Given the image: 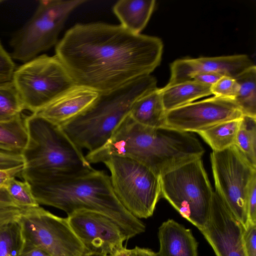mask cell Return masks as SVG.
I'll use <instances>...</instances> for the list:
<instances>
[{
  "label": "cell",
  "instance_id": "obj_1",
  "mask_svg": "<svg viewBox=\"0 0 256 256\" xmlns=\"http://www.w3.org/2000/svg\"><path fill=\"white\" fill-rule=\"evenodd\" d=\"M55 50L76 85L103 94L150 74L160 62L163 43L120 24L93 22L70 28Z\"/></svg>",
  "mask_w": 256,
  "mask_h": 256
},
{
  "label": "cell",
  "instance_id": "obj_2",
  "mask_svg": "<svg viewBox=\"0 0 256 256\" xmlns=\"http://www.w3.org/2000/svg\"><path fill=\"white\" fill-rule=\"evenodd\" d=\"M20 176L27 182L40 204L61 210L68 215L80 210L103 214L114 220L128 240L144 232L146 226L121 204L110 176L93 169L83 174L52 175L24 168Z\"/></svg>",
  "mask_w": 256,
  "mask_h": 256
},
{
  "label": "cell",
  "instance_id": "obj_3",
  "mask_svg": "<svg viewBox=\"0 0 256 256\" xmlns=\"http://www.w3.org/2000/svg\"><path fill=\"white\" fill-rule=\"evenodd\" d=\"M204 150L188 132L168 126L151 128L128 116L108 142L96 152L104 160L118 156L136 160L161 175L183 164L201 158Z\"/></svg>",
  "mask_w": 256,
  "mask_h": 256
},
{
  "label": "cell",
  "instance_id": "obj_4",
  "mask_svg": "<svg viewBox=\"0 0 256 256\" xmlns=\"http://www.w3.org/2000/svg\"><path fill=\"white\" fill-rule=\"evenodd\" d=\"M150 74L139 78L116 90L100 94L86 110L60 126L72 142L88 152L103 146L112 136L139 98L156 88Z\"/></svg>",
  "mask_w": 256,
  "mask_h": 256
},
{
  "label": "cell",
  "instance_id": "obj_5",
  "mask_svg": "<svg viewBox=\"0 0 256 256\" xmlns=\"http://www.w3.org/2000/svg\"><path fill=\"white\" fill-rule=\"evenodd\" d=\"M24 123L28 138L22 152L24 168L57 176L78 174L94 169L60 126L36 113L25 117Z\"/></svg>",
  "mask_w": 256,
  "mask_h": 256
},
{
  "label": "cell",
  "instance_id": "obj_6",
  "mask_svg": "<svg viewBox=\"0 0 256 256\" xmlns=\"http://www.w3.org/2000/svg\"><path fill=\"white\" fill-rule=\"evenodd\" d=\"M161 196L180 215L202 229L210 216L214 194L201 158L160 175Z\"/></svg>",
  "mask_w": 256,
  "mask_h": 256
},
{
  "label": "cell",
  "instance_id": "obj_7",
  "mask_svg": "<svg viewBox=\"0 0 256 256\" xmlns=\"http://www.w3.org/2000/svg\"><path fill=\"white\" fill-rule=\"evenodd\" d=\"M102 163L110 172L112 188L123 206L138 219L151 216L162 196L160 176L127 157L112 156Z\"/></svg>",
  "mask_w": 256,
  "mask_h": 256
},
{
  "label": "cell",
  "instance_id": "obj_8",
  "mask_svg": "<svg viewBox=\"0 0 256 256\" xmlns=\"http://www.w3.org/2000/svg\"><path fill=\"white\" fill-rule=\"evenodd\" d=\"M86 2V0H40L32 16L10 40L12 58L26 62L56 44L70 14Z\"/></svg>",
  "mask_w": 256,
  "mask_h": 256
},
{
  "label": "cell",
  "instance_id": "obj_9",
  "mask_svg": "<svg viewBox=\"0 0 256 256\" xmlns=\"http://www.w3.org/2000/svg\"><path fill=\"white\" fill-rule=\"evenodd\" d=\"M13 82L24 110L36 113L75 85L54 55L38 56L16 68Z\"/></svg>",
  "mask_w": 256,
  "mask_h": 256
},
{
  "label": "cell",
  "instance_id": "obj_10",
  "mask_svg": "<svg viewBox=\"0 0 256 256\" xmlns=\"http://www.w3.org/2000/svg\"><path fill=\"white\" fill-rule=\"evenodd\" d=\"M216 192L244 228L248 224L246 199L256 176L254 166L234 145L210 154Z\"/></svg>",
  "mask_w": 256,
  "mask_h": 256
},
{
  "label": "cell",
  "instance_id": "obj_11",
  "mask_svg": "<svg viewBox=\"0 0 256 256\" xmlns=\"http://www.w3.org/2000/svg\"><path fill=\"white\" fill-rule=\"evenodd\" d=\"M17 221L24 244L38 246L53 256H86L88 253L67 218L59 217L38 206L23 208Z\"/></svg>",
  "mask_w": 256,
  "mask_h": 256
},
{
  "label": "cell",
  "instance_id": "obj_12",
  "mask_svg": "<svg viewBox=\"0 0 256 256\" xmlns=\"http://www.w3.org/2000/svg\"><path fill=\"white\" fill-rule=\"evenodd\" d=\"M242 116L234 100L214 96L167 112L166 126L182 132H198Z\"/></svg>",
  "mask_w": 256,
  "mask_h": 256
},
{
  "label": "cell",
  "instance_id": "obj_13",
  "mask_svg": "<svg viewBox=\"0 0 256 256\" xmlns=\"http://www.w3.org/2000/svg\"><path fill=\"white\" fill-rule=\"evenodd\" d=\"M68 216L71 228L88 253L110 256L128 240L121 227L103 214L80 210Z\"/></svg>",
  "mask_w": 256,
  "mask_h": 256
},
{
  "label": "cell",
  "instance_id": "obj_14",
  "mask_svg": "<svg viewBox=\"0 0 256 256\" xmlns=\"http://www.w3.org/2000/svg\"><path fill=\"white\" fill-rule=\"evenodd\" d=\"M244 228L214 192L209 218L200 232L216 256H246Z\"/></svg>",
  "mask_w": 256,
  "mask_h": 256
},
{
  "label": "cell",
  "instance_id": "obj_15",
  "mask_svg": "<svg viewBox=\"0 0 256 256\" xmlns=\"http://www.w3.org/2000/svg\"><path fill=\"white\" fill-rule=\"evenodd\" d=\"M254 65L244 54L179 59L170 64V77L166 86L190 81L192 75L199 72H213L235 78Z\"/></svg>",
  "mask_w": 256,
  "mask_h": 256
},
{
  "label": "cell",
  "instance_id": "obj_16",
  "mask_svg": "<svg viewBox=\"0 0 256 256\" xmlns=\"http://www.w3.org/2000/svg\"><path fill=\"white\" fill-rule=\"evenodd\" d=\"M99 96L98 92L92 89L75 84L36 114L55 124L62 126L89 108Z\"/></svg>",
  "mask_w": 256,
  "mask_h": 256
},
{
  "label": "cell",
  "instance_id": "obj_17",
  "mask_svg": "<svg viewBox=\"0 0 256 256\" xmlns=\"http://www.w3.org/2000/svg\"><path fill=\"white\" fill-rule=\"evenodd\" d=\"M158 256H198V244L190 229L172 219L158 228Z\"/></svg>",
  "mask_w": 256,
  "mask_h": 256
},
{
  "label": "cell",
  "instance_id": "obj_18",
  "mask_svg": "<svg viewBox=\"0 0 256 256\" xmlns=\"http://www.w3.org/2000/svg\"><path fill=\"white\" fill-rule=\"evenodd\" d=\"M166 111L160 88H156L141 96L132 104L129 116L142 125L159 128L166 126Z\"/></svg>",
  "mask_w": 256,
  "mask_h": 256
},
{
  "label": "cell",
  "instance_id": "obj_19",
  "mask_svg": "<svg viewBox=\"0 0 256 256\" xmlns=\"http://www.w3.org/2000/svg\"><path fill=\"white\" fill-rule=\"evenodd\" d=\"M154 0H120L113 12L120 24L129 32L139 34L147 24L154 8Z\"/></svg>",
  "mask_w": 256,
  "mask_h": 256
},
{
  "label": "cell",
  "instance_id": "obj_20",
  "mask_svg": "<svg viewBox=\"0 0 256 256\" xmlns=\"http://www.w3.org/2000/svg\"><path fill=\"white\" fill-rule=\"evenodd\" d=\"M166 112L194 102L212 94L211 86L190 80L160 88Z\"/></svg>",
  "mask_w": 256,
  "mask_h": 256
},
{
  "label": "cell",
  "instance_id": "obj_21",
  "mask_svg": "<svg viewBox=\"0 0 256 256\" xmlns=\"http://www.w3.org/2000/svg\"><path fill=\"white\" fill-rule=\"evenodd\" d=\"M242 118L222 122L196 133L212 151L222 150L234 145Z\"/></svg>",
  "mask_w": 256,
  "mask_h": 256
},
{
  "label": "cell",
  "instance_id": "obj_22",
  "mask_svg": "<svg viewBox=\"0 0 256 256\" xmlns=\"http://www.w3.org/2000/svg\"><path fill=\"white\" fill-rule=\"evenodd\" d=\"M235 79L239 90L234 102L244 116L256 118V66L250 68Z\"/></svg>",
  "mask_w": 256,
  "mask_h": 256
},
{
  "label": "cell",
  "instance_id": "obj_23",
  "mask_svg": "<svg viewBox=\"0 0 256 256\" xmlns=\"http://www.w3.org/2000/svg\"><path fill=\"white\" fill-rule=\"evenodd\" d=\"M24 118L22 114L13 118L0 122V145L10 151L22 154L28 142Z\"/></svg>",
  "mask_w": 256,
  "mask_h": 256
},
{
  "label": "cell",
  "instance_id": "obj_24",
  "mask_svg": "<svg viewBox=\"0 0 256 256\" xmlns=\"http://www.w3.org/2000/svg\"><path fill=\"white\" fill-rule=\"evenodd\" d=\"M234 146L256 167V118L242 116Z\"/></svg>",
  "mask_w": 256,
  "mask_h": 256
},
{
  "label": "cell",
  "instance_id": "obj_25",
  "mask_svg": "<svg viewBox=\"0 0 256 256\" xmlns=\"http://www.w3.org/2000/svg\"><path fill=\"white\" fill-rule=\"evenodd\" d=\"M24 246L17 220L0 226V256H18Z\"/></svg>",
  "mask_w": 256,
  "mask_h": 256
},
{
  "label": "cell",
  "instance_id": "obj_26",
  "mask_svg": "<svg viewBox=\"0 0 256 256\" xmlns=\"http://www.w3.org/2000/svg\"><path fill=\"white\" fill-rule=\"evenodd\" d=\"M23 110L22 102L12 80L0 84V122L11 120Z\"/></svg>",
  "mask_w": 256,
  "mask_h": 256
},
{
  "label": "cell",
  "instance_id": "obj_27",
  "mask_svg": "<svg viewBox=\"0 0 256 256\" xmlns=\"http://www.w3.org/2000/svg\"><path fill=\"white\" fill-rule=\"evenodd\" d=\"M9 199L16 206L27 208L39 206L29 184L16 178L9 179L5 188Z\"/></svg>",
  "mask_w": 256,
  "mask_h": 256
},
{
  "label": "cell",
  "instance_id": "obj_28",
  "mask_svg": "<svg viewBox=\"0 0 256 256\" xmlns=\"http://www.w3.org/2000/svg\"><path fill=\"white\" fill-rule=\"evenodd\" d=\"M239 85L234 78L222 76L211 86L212 94L214 96L234 100L236 96Z\"/></svg>",
  "mask_w": 256,
  "mask_h": 256
},
{
  "label": "cell",
  "instance_id": "obj_29",
  "mask_svg": "<svg viewBox=\"0 0 256 256\" xmlns=\"http://www.w3.org/2000/svg\"><path fill=\"white\" fill-rule=\"evenodd\" d=\"M22 209L12 202L5 188L0 190V226L17 220Z\"/></svg>",
  "mask_w": 256,
  "mask_h": 256
},
{
  "label": "cell",
  "instance_id": "obj_30",
  "mask_svg": "<svg viewBox=\"0 0 256 256\" xmlns=\"http://www.w3.org/2000/svg\"><path fill=\"white\" fill-rule=\"evenodd\" d=\"M16 66L0 40V84L12 80Z\"/></svg>",
  "mask_w": 256,
  "mask_h": 256
},
{
  "label": "cell",
  "instance_id": "obj_31",
  "mask_svg": "<svg viewBox=\"0 0 256 256\" xmlns=\"http://www.w3.org/2000/svg\"><path fill=\"white\" fill-rule=\"evenodd\" d=\"M242 243L246 256H256V224H248L244 230Z\"/></svg>",
  "mask_w": 256,
  "mask_h": 256
},
{
  "label": "cell",
  "instance_id": "obj_32",
  "mask_svg": "<svg viewBox=\"0 0 256 256\" xmlns=\"http://www.w3.org/2000/svg\"><path fill=\"white\" fill-rule=\"evenodd\" d=\"M248 224H256V176L250 185L246 199Z\"/></svg>",
  "mask_w": 256,
  "mask_h": 256
},
{
  "label": "cell",
  "instance_id": "obj_33",
  "mask_svg": "<svg viewBox=\"0 0 256 256\" xmlns=\"http://www.w3.org/2000/svg\"><path fill=\"white\" fill-rule=\"evenodd\" d=\"M24 164L21 153L0 151V169H7Z\"/></svg>",
  "mask_w": 256,
  "mask_h": 256
},
{
  "label": "cell",
  "instance_id": "obj_34",
  "mask_svg": "<svg viewBox=\"0 0 256 256\" xmlns=\"http://www.w3.org/2000/svg\"><path fill=\"white\" fill-rule=\"evenodd\" d=\"M222 76L216 73L199 72L192 75L190 80H194L212 86Z\"/></svg>",
  "mask_w": 256,
  "mask_h": 256
},
{
  "label": "cell",
  "instance_id": "obj_35",
  "mask_svg": "<svg viewBox=\"0 0 256 256\" xmlns=\"http://www.w3.org/2000/svg\"><path fill=\"white\" fill-rule=\"evenodd\" d=\"M18 256H53L45 250L38 246L24 244Z\"/></svg>",
  "mask_w": 256,
  "mask_h": 256
},
{
  "label": "cell",
  "instance_id": "obj_36",
  "mask_svg": "<svg viewBox=\"0 0 256 256\" xmlns=\"http://www.w3.org/2000/svg\"><path fill=\"white\" fill-rule=\"evenodd\" d=\"M130 256H158L156 253L150 249L136 246L130 249Z\"/></svg>",
  "mask_w": 256,
  "mask_h": 256
},
{
  "label": "cell",
  "instance_id": "obj_37",
  "mask_svg": "<svg viewBox=\"0 0 256 256\" xmlns=\"http://www.w3.org/2000/svg\"><path fill=\"white\" fill-rule=\"evenodd\" d=\"M110 256H130V249L123 246L115 251Z\"/></svg>",
  "mask_w": 256,
  "mask_h": 256
},
{
  "label": "cell",
  "instance_id": "obj_38",
  "mask_svg": "<svg viewBox=\"0 0 256 256\" xmlns=\"http://www.w3.org/2000/svg\"><path fill=\"white\" fill-rule=\"evenodd\" d=\"M86 256H108L106 254H104L99 253H94V252H89L88 253Z\"/></svg>",
  "mask_w": 256,
  "mask_h": 256
},
{
  "label": "cell",
  "instance_id": "obj_39",
  "mask_svg": "<svg viewBox=\"0 0 256 256\" xmlns=\"http://www.w3.org/2000/svg\"><path fill=\"white\" fill-rule=\"evenodd\" d=\"M0 151H2V152H11L7 148L2 146H0Z\"/></svg>",
  "mask_w": 256,
  "mask_h": 256
},
{
  "label": "cell",
  "instance_id": "obj_40",
  "mask_svg": "<svg viewBox=\"0 0 256 256\" xmlns=\"http://www.w3.org/2000/svg\"><path fill=\"white\" fill-rule=\"evenodd\" d=\"M2 2H4V0H0V3H2Z\"/></svg>",
  "mask_w": 256,
  "mask_h": 256
}]
</instances>
